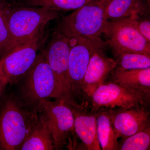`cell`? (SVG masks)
<instances>
[{"instance_id": "obj_1", "label": "cell", "mask_w": 150, "mask_h": 150, "mask_svg": "<svg viewBox=\"0 0 150 150\" xmlns=\"http://www.w3.org/2000/svg\"><path fill=\"white\" fill-rule=\"evenodd\" d=\"M38 119L37 111L26 107L19 98L6 97L0 107V149L20 150Z\"/></svg>"}, {"instance_id": "obj_2", "label": "cell", "mask_w": 150, "mask_h": 150, "mask_svg": "<svg viewBox=\"0 0 150 150\" xmlns=\"http://www.w3.org/2000/svg\"><path fill=\"white\" fill-rule=\"evenodd\" d=\"M21 81L20 99L31 110H36L42 100L62 99L56 77L43 51L38 53L34 64Z\"/></svg>"}, {"instance_id": "obj_3", "label": "cell", "mask_w": 150, "mask_h": 150, "mask_svg": "<svg viewBox=\"0 0 150 150\" xmlns=\"http://www.w3.org/2000/svg\"><path fill=\"white\" fill-rule=\"evenodd\" d=\"M107 0H94L63 17L58 30L69 38H100L108 20L105 14Z\"/></svg>"}, {"instance_id": "obj_4", "label": "cell", "mask_w": 150, "mask_h": 150, "mask_svg": "<svg viewBox=\"0 0 150 150\" xmlns=\"http://www.w3.org/2000/svg\"><path fill=\"white\" fill-rule=\"evenodd\" d=\"M58 18V12L43 7L10 6L8 25L14 47L33 39L50 21Z\"/></svg>"}, {"instance_id": "obj_5", "label": "cell", "mask_w": 150, "mask_h": 150, "mask_svg": "<svg viewBox=\"0 0 150 150\" xmlns=\"http://www.w3.org/2000/svg\"><path fill=\"white\" fill-rule=\"evenodd\" d=\"M70 39L68 73L70 97L73 103L88 108L83 92L84 77L94 49L100 46H106L107 43L100 38Z\"/></svg>"}, {"instance_id": "obj_6", "label": "cell", "mask_w": 150, "mask_h": 150, "mask_svg": "<svg viewBox=\"0 0 150 150\" xmlns=\"http://www.w3.org/2000/svg\"><path fill=\"white\" fill-rule=\"evenodd\" d=\"M36 110L50 132L56 150L64 147L71 135L75 133L74 115L69 105L61 98L46 100L40 103Z\"/></svg>"}, {"instance_id": "obj_7", "label": "cell", "mask_w": 150, "mask_h": 150, "mask_svg": "<svg viewBox=\"0 0 150 150\" xmlns=\"http://www.w3.org/2000/svg\"><path fill=\"white\" fill-rule=\"evenodd\" d=\"M103 34L115 57L123 53L150 55V42L139 32L134 19L108 20Z\"/></svg>"}, {"instance_id": "obj_8", "label": "cell", "mask_w": 150, "mask_h": 150, "mask_svg": "<svg viewBox=\"0 0 150 150\" xmlns=\"http://www.w3.org/2000/svg\"><path fill=\"white\" fill-rule=\"evenodd\" d=\"M42 35L41 33L16 45L0 59V76L8 83H18L32 67L38 55Z\"/></svg>"}, {"instance_id": "obj_9", "label": "cell", "mask_w": 150, "mask_h": 150, "mask_svg": "<svg viewBox=\"0 0 150 150\" xmlns=\"http://www.w3.org/2000/svg\"><path fill=\"white\" fill-rule=\"evenodd\" d=\"M148 96L110 81L101 84L89 98L91 112L101 108L127 109L139 105H147Z\"/></svg>"}, {"instance_id": "obj_10", "label": "cell", "mask_w": 150, "mask_h": 150, "mask_svg": "<svg viewBox=\"0 0 150 150\" xmlns=\"http://www.w3.org/2000/svg\"><path fill=\"white\" fill-rule=\"evenodd\" d=\"M71 39L57 30L43 50L48 64L54 73L62 99L67 103H73L69 91L68 66Z\"/></svg>"}, {"instance_id": "obj_11", "label": "cell", "mask_w": 150, "mask_h": 150, "mask_svg": "<svg viewBox=\"0 0 150 150\" xmlns=\"http://www.w3.org/2000/svg\"><path fill=\"white\" fill-rule=\"evenodd\" d=\"M148 105H139L127 109L106 108L117 139H124L150 126Z\"/></svg>"}, {"instance_id": "obj_12", "label": "cell", "mask_w": 150, "mask_h": 150, "mask_svg": "<svg viewBox=\"0 0 150 150\" xmlns=\"http://www.w3.org/2000/svg\"><path fill=\"white\" fill-rule=\"evenodd\" d=\"M106 46L95 48L92 53L83 82L82 90L88 107L89 98L95 91L105 82L108 75L115 69V59L108 58L103 53Z\"/></svg>"}, {"instance_id": "obj_13", "label": "cell", "mask_w": 150, "mask_h": 150, "mask_svg": "<svg viewBox=\"0 0 150 150\" xmlns=\"http://www.w3.org/2000/svg\"><path fill=\"white\" fill-rule=\"evenodd\" d=\"M68 104V103H67ZM69 105L74 117V129L87 150H101L97 132V113L79 105Z\"/></svg>"}, {"instance_id": "obj_14", "label": "cell", "mask_w": 150, "mask_h": 150, "mask_svg": "<svg viewBox=\"0 0 150 150\" xmlns=\"http://www.w3.org/2000/svg\"><path fill=\"white\" fill-rule=\"evenodd\" d=\"M146 0H107L105 12L108 20L139 18L149 12Z\"/></svg>"}, {"instance_id": "obj_15", "label": "cell", "mask_w": 150, "mask_h": 150, "mask_svg": "<svg viewBox=\"0 0 150 150\" xmlns=\"http://www.w3.org/2000/svg\"><path fill=\"white\" fill-rule=\"evenodd\" d=\"M110 74V81L149 96L150 68L125 71L114 69Z\"/></svg>"}, {"instance_id": "obj_16", "label": "cell", "mask_w": 150, "mask_h": 150, "mask_svg": "<svg viewBox=\"0 0 150 150\" xmlns=\"http://www.w3.org/2000/svg\"><path fill=\"white\" fill-rule=\"evenodd\" d=\"M97 132L103 150H118V142L113 124L106 108L96 112Z\"/></svg>"}, {"instance_id": "obj_17", "label": "cell", "mask_w": 150, "mask_h": 150, "mask_svg": "<svg viewBox=\"0 0 150 150\" xmlns=\"http://www.w3.org/2000/svg\"><path fill=\"white\" fill-rule=\"evenodd\" d=\"M39 119L21 147V150H56L50 132L46 124Z\"/></svg>"}, {"instance_id": "obj_18", "label": "cell", "mask_w": 150, "mask_h": 150, "mask_svg": "<svg viewBox=\"0 0 150 150\" xmlns=\"http://www.w3.org/2000/svg\"><path fill=\"white\" fill-rule=\"evenodd\" d=\"M93 1L94 0H22L20 5L43 7L58 12L59 11L75 10Z\"/></svg>"}, {"instance_id": "obj_19", "label": "cell", "mask_w": 150, "mask_h": 150, "mask_svg": "<svg viewBox=\"0 0 150 150\" xmlns=\"http://www.w3.org/2000/svg\"><path fill=\"white\" fill-rule=\"evenodd\" d=\"M115 69L120 71L150 68V55L137 53H123L115 56Z\"/></svg>"}, {"instance_id": "obj_20", "label": "cell", "mask_w": 150, "mask_h": 150, "mask_svg": "<svg viewBox=\"0 0 150 150\" xmlns=\"http://www.w3.org/2000/svg\"><path fill=\"white\" fill-rule=\"evenodd\" d=\"M10 5L0 1V56L1 58L14 47L11 36L8 21Z\"/></svg>"}, {"instance_id": "obj_21", "label": "cell", "mask_w": 150, "mask_h": 150, "mask_svg": "<svg viewBox=\"0 0 150 150\" xmlns=\"http://www.w3.org/2000/svg\"><path fill=\"white\" fill-rule=\"evenodd\" d=\"M118 150H146L150 146V126L144 130L124 139Z\"/></svg>"}, {"instance_id": "obj_22", "label": "cell", "mask_w": 150, "mask_h": 150, "mask_svg": "<svg viewBox=\"0 0 150 150\" xmlns=\"http://www.w3.org/2000/svg\"><path fill=\"white\" fill-rule=\"evenodd\" d=\"M134 24L139 32L148 42H150V22L149 20L134 19Z\"/></svg>"}, {"instance_id": "obj_23", "label": "cell", "mask_w": 150, "mask_h": 150, "mask_svg": "<svg viewBox=\"0 0 150 150\" xmlns=\"http://www.w3.org/2000/svg\"><path fill=\"white\" fill-rule=\"evenodd\" d=\"M8 83L6 81L0 76V97L4 93L7 84Z\"/></svg>"}]
</instances>
